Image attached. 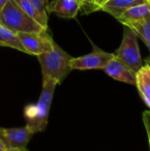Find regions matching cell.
<instances>
[{"instance_id": "5bb4252c", "label": "cell", "mask_w": 150, "mask_h": 151, "mask_svg": "<svg viewBox=\"0 0 150 151\" xmlns=\"http://www.w3.org/2000/svg\"><path fill=\"white\" fill-rule=\"evenodd\" d=\"M0 46L11 47L24 53H27L24 46L19 41L18 35L0 25Z\"/></svg>"}, {"instance_id": "ffe728a7", "label": "cell", "mask_w": 150, "mask_h": 151, "mask_svg": "<svg viewBox=\"0 0 150 151\" xmlns=\"http://www.w3.org/2000/svg\"><path fill=\"white\" fill-rule=\"evenodd\" d=\"M9 150L5 147V145L3 143V142L0 140V151H8Z\"/></svg>"}, {"instance_id": "44dd1931", "label": "cell", "mask_w": 150, "mask_h": 151, "mask_svg": "<svg viewBox=\"0 0 150 151\" xmlns=\"http://www.w3.org/2000/svg\"><path fill=\"white\" fill-rule=\"evenodd\" d=\"M8 0H0V11L3 9V7L5 5V4L7 3Z\"/></svg>"}, {"instance_id": "cb8c5ba5", "label": "cell", "mask_w": 150, "mask_h": 151, "mask_svg": "<svg viewBox=\"0 0 150 151\" xmlns=\"http://www.w3.org/2000/svg\"><path fill=\"white\" fill-rule=\"evenodd\" d=\"M149 148H150V139H149Z\"/></svg>"}, {"instance_id": "9a60e30c", "label": "cell", "mask_w": 150, "mask_h": 151, "mask_svg": "<svg viewBox=\"0 0 150 151\" xmlns=\"http://www.w3.org/2000/svg\"><path fill=\"white\" fill-rule=\"evenodd\" d=\"M17 4L34 21L45 29L48 28V18H45L35 7H34L27 0H14Z\"/></svg>"}, {"instance_id": "d4e9b609", "label": "cell", "mask_w": 150, "mask_h": 151, "mask_svg": "<svg viewBox=\"0 0 150 151\" xmlns=\"http://www.w3.org/2000/svg\"><path fill=\"white\" fill-rule=\"evenodd\" d=\"M148 2H149V4H150V0H148Z\"/></svg>"}, {"instance_id": "277c9868", "label": "cell", "mask_w": 150, "mask_h": 151, "mask_svg": "<svg viewBox=\"0 0 150 151\" xmlns=\"http://www.w3.org/2000/svg\"><path fill=\"white\" fill-rule=\"evenodd\" d=\"M113 54L134 73H137L143 66L138 44V37L128 27L125 26L121 44Z\"/></svg>"}, {"instance_id": "7402d4cb", "label": "cell", "mask_w": 150, "mask_h": 151, "mask_svg": "<svg viewBox=\"0 0 150 151\" xmlns=\"http://www.w3.org/2000/svg\"><path fill=\"white\" fill-rule=\"evenodd\" d=\"M8 151H27V149H22V150H9Z\"/></svg>"}, {"instance_id": "3957f363", "label": "cell", "mask_w": 150, "mask_h": 151, "mask_svg": "<svg viewBox=\"0 0 150 151\" xmlns=\"http://www.w3.org/2000/svg\"><path fill=\"white\" fill-rule=\"evenodd\" d=\"M0 25L16 34L47 30L30 18L14 0H8L0 11Z\"/></svg>"}, {"instance_id": "d6986e66", "label": "cell", "mask_w": 150, "mask_h": 151, "mask_svg": "<svg viewBox=\"0 0 150 151\" xmlns=\"http://www.w3.org/2000/svg\"><path fill=\"white\" fill-rule=\"evenodd\" d=\"M108 0H96V5L99 9V11L101 10V7L107 2Z\"/></svg>"}, {"instance_id": "8fae6325", "label": "cell", "mask_w": 150, "mask_h": 151, "mask_svg": "<svg viewBox=\"0 0 150 151\" xmlns=\"http://www.w3.org/2000/svg\"><path fill=\"white\" fill-rule=\"evenodd\" d=\"M139 94L150 109V67L145 64L136 73V85Z\"/></svg>"}, {"instance_id": "6da1fadb", "label": "cell", "mask_w": 150, "mask_h": 151, "mask_svg": "<svg viewBox=\"0 0 150 151\" xmlns=\"http://www.w3.org/2000/svg\"><path fill=\"white\" fill-rule=\"evenodd\" d=\"M57 85V82L55 80L42 78V89L38 102L28 104L24 109L26 126L33 134L44 131L47 127L49 112Z\"/></svg>"}, {"instance_id": "7c38bea8", "label": "cell", "mask_w": 150, "mask_h": 151, "mask_svg": "<svg viewBox=\"0 0 150 151\" xmlns=\"http://www.w3.org/2000/svg\"><path fill=\"white\" fill-rule=\"evenodd\" d=\"M149 15L150 4L148 2L129 8L124 13H122L117 19L123 25H126L127 23L140 21Z\"/></svg>"}, {"instance_id": "2e32d148", "label": "cell", "mask_w": 150, "mask_h": 151, "mask_svg": "<svg viewBox=\"0 0 150 151\" xmlns=\"http://www.w3.org/2000/svg\"><path fill=\"white\" fill-rule=\"evenodd\" d=\"M80 4V11L84 14H89L93 12L99 11L96 5V0H78Z\"/></svg>"}, {"instance_id": "ac0fdd59", "label": "cell", "mask_w": 150, "mask_h": 151, "mask_svg": "<svg viewBox=\"0 0 150 151\" xmlns=\"http://www.w3.org/2000/svg\"><path fill=\"white\" fill-rule=\"evenodd\" d=\"M142 119L143 123L146 128V131L149 135V139H150V110L149 111H145L142 114Z\"/></svg>"}, {"instance_id": "9c48e42d", "label": "cell", "mask_w": 150, "mask_h": 151, "mask_svg": "<svg viewBox=\"0 0 150 151\" xmlns=\"http://www.w3.org/2000/svg\"><path fill=\"white\" fill-rule=\"evenodd\" d=\"M80 11V4L78 0H51L49 4L50 12L65 19L76 17Z\"/></svg>"}, {"instance_id": "8992f818", "label": "cell", "mask_w": 150, "mask_h": 151, "mask_svg": "<svg viewBox=\"0 0 150 151\" xmlns=\"http://www.w3.org/2000/svg\"><path fill=\"white\" fill-rule=\"evenodd\" d=\"M114 57L113 53L103 51L101 49H95L89 54L79 58H72L71 60V67L72 70L103 69Z\"/></svg>"}, {"instance_id": "603a6c76", "label": "cell", "mask_w": 150, "mask_h": 151, "mask_svg": "<svg viewBox=\"0 0 150 151\" xmlns=\"http://www.w3.org/2000/svg\"><path fill=\"white\" fill-rule=\"evenodd\" d=\"M146 64H147V65H149L150 67V58H149L148 59H146Z\"/></svg>"}, {"instance_id": "5b68a950", "label": "cell", "mask_w": 150, "mask_h": 151, "mask_svg": "<svg viewBox=\"0 0 150 151\" xmlns=\"http://www.w3.org/2000/svg\"><path fill=\"white\" fill-rule=\"evenodd\" d=\"M17 35L27 53L34 56L49 51L55 42L47 30L38 33H18Z\"/></svg>"}, {"instance_id": "30bf717a", "label": "cell", "mask_w": 150, "mask_h": 151, "mask_svg": "<svg viewBox=\"0 0 150 151\" xmlns=\"http://www.w3.org/2000/svg\"><path fill=\"white\" fill-rule=\"evenodd\" d=\"M145 3H148V0H108L101 7V10L118 19L129 8Z\"/></svg>"}, {"instance_id": "ba28073f", "label": "cell", "mask_w": 150, "mask_h": 151, "mask_svg": "<svg viewBox=\"0 0 150 151\" xmlns=\"http://www.w3.org/2000/svg\"><path fill=\"white\" fill-rule=\"evenodd\" d=\"M103 70L116 81L133 86L136 85V73L116 57Z\"/></svg>"}, {"instance_id": "e0dca14e", "label": "cell", "mask_w": 150, "mask_h": 151, "mask_svg": "<svg viewBox=\"0 0 150 151\" xmlns=\"http://www.w3.org/2000/svg\"><path fill=\"white\" fill-rule=\"evenodd\" d=\"M34 7H35L45 18L49 16V4L47 0H27Z\"/></svg>"}, {"instance_id": "7a4b0ae2", "label": "cell", "mask_w": 150, "mask_h": 151, "mask_svg": "<svg viewBox=\"0 0 150 151\" xmlns=\"http://www.w3.org/2000/svg\"><path fill=\"white\" fill-rule=\"evenodd\" d=\"M42 68V78H50L60 84L72 70V57L63 50L56 42L46 52L36 56Z\"/></svg>"}, {"instance_id": "52a82bcc", "label": "cell", "mask_w": 150, "mask_h": 151, "mask_svg": "<svg viewBox=\"0 0 150 151\" xmlns=\"http://www.w3.org/2000/svg\"><path fill=\"white\" fill-rule=\"evenodd\" d=\"M33 135L27 126L13 128L0 127V140L8 150L27 149V145Z\"/></svg>"}, {"instance_id": "4fadbf2b", "label": "cell", "mask_w": 150, "mask_h": 151, "mask_svg": "<svg viewBox=\"0 0 150 151\" xmlns=\"http://www.w3.org/2000/svg\"><path fill=\"white\" fill-rule=\"evenodd\" d=\"M124 26L131 28L147 47L150 45V15L140 21L127 23Z\"/></svg>"}]
</instances>
